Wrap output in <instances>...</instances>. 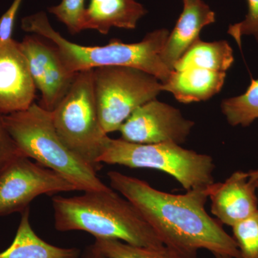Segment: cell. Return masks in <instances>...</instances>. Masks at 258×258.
Instances as JSON below:
<instances>
[{
  "instance_id": "obj_2",
  "label": "cell",
  "mask_w": 258,
  "mask_h": 258,
  "mask_svg": "<svg viewBox=\"0 0 258 258\" xmlns=\"http://www.w3.org/2000/svg\"><path fill=\"white\" fill-rule=\"evenodd\" d=\"M52 199L56 230L84 231L95 238L113 239L153 249L166 248L159 236L127 199L114 190L84 191Z\"/></svg>"
},
{
  "instance_id": "obj_11",
  "label": "cell",
  "mask_w": 258,
  "mask_h": 258,
  "mask_svg": "<svg viewBox=\"0 0 258 258\" xmlns=\"http://www.w3.org/2000/svg\"><path fill=\"white\" fill-rule=\"evenodd\" d=\"M36 89L20 42H0V114L28 108Z\"/></svg>"
},
{
  "instance_id": "obj_13",
  "label": "cell",
  "mask_w": 258,
  "mask_h": 258,
  "mask_svg": "<svg viewBox=\"0 0 258 258\" xmlns=\"http://www.w3.org/2000/svg\"><path fill=\"white\" fill-rule=\"evenodd\" d=\"M215 22V14L203 0L184 3L175 27L168 35L161 57L171 71L178 60L200 39L202 30Z\"/></svg>"
},
{
  "instance_id": "obj_3",
  "label": "cell",
  "mask_w": 258,
  "mask_h": 258,
  "mask_svg": "<svg viewBox=\"0 0 258 258\" xmlns=\"http://www.w3.org/2000/svg\"><path fill=\"white\" fill-rule=\"evenodd\" d=\"M24 31L47 39L56 47L64 67L71 74L103 66L135 68L155 76L164 83L173 71L161 60V51L169 35V30L159 29L148 33L136 43H124L111 39L103 46H83L70 42L50 25L46 13L39 12L22 19Z\"/></svg>"
},
{
  "instance_id": "obj_26",
  "label": "cell",
  "mask_w": 258,
  "mask_h": 258,
  "mask_svg": "<svg viewBox=\"0 0 258 258\" xmlns=\"http://www.w3.org/2000/svg\"><path fill=\"white\" fill-rule=\"evenodd\" d=\"M247 173L249 179L250 181H254V180L258 179V169L249 170L247 171Z\"/></svg>"
},
{
  "instance_id": "obj_17",
  "label": "cell",
  "mask_w": 258,
  "mask_h": 258,
  "mask_svg": "<svg viewBox=\"0 0 258 258\" xmlns=\"http://www.w3.org/2000/svg\"><path fill=\"white\" fill-rule=\"evenodd\" d=\"M234 61L233 50L225 40L208 42L199 39L176 62L174 71L199 68L226 73Z\"/></svg>"
},
{
  "instance_id": "obj_23",
  "label": "cell",
  "mask_w": 258,
  "mask_h": 258,
  "mask_svg": "<svg viewBox=\"0 0 258 258\" xmlns=\"http://www.w3.org/2000/svg\"><path fill=\"white\" fill-rule=\"evenodd\" d=\"M23 156V153L5 128L3 115L0 114V172L10 163Z\"/></svg>"
},
{
  "instance_id": "obj_18",
  "label": "cell",
  "mask_w": 258,
  "mask_h": 258,
  "mask_svg": "<svg viewBox=\"0 0 258 258\" xmlns=\"http://www.w3.org/2000/svg\"><path fill=\"white\" fill-rule=\"evenodd\" d=\"M221 108L232 126H249L258 119V79L251 80L242 94L224 100Z\"/></svg>"
},
{
  "instance_id": "obj_25",
  "label": "cell",
  "mask_w": 258,
  "mask_h": 258,
  "mask_svg": "<svg viewBox=\"0 0 258 258\" xmlns=\"http://www.w3.org/2000/svg\"><path fill=\"white\" fill-rule=\"evenodd\" d=\"M79 258H111L105 254L101 253L96 250L94 247H93L92 244L86 247L84 250L81 251V253L80 254Z\"/></svg>"
},
{
  "instance_id": "obj_22",
  "label": "cell",
  "mask_w": 258,
  "mask_h": 258,
  "mask_svg": "<svg viewBox=\"0 0 258 258\" xmlns=\"http://www.w3.org/2000/svg\"><path fill=\"white\" fill-rule=\"evenodd\" d=\"M247 13L245 18L239 23L231 25L228 32L239 47L242 45V38L252 36L258 42V0H247Z\"/></svg>"
},
{
  "instance_id": "obj_20",
  "label": "cell",
  "mask_w": 258,
  "mask_h": 258,
  "mask_svg": "<svg viewBox=\"0 0 258 258\" xmlns=\"http://www.w3.org/2000/svg\"><path fill=\"white\" fill-rule=\"evenodd\" d=\"M232 228L240 258H258V210Z\"/></svg>"
},
{
  "instance_id": "obj_27",
  "label": "cell",
  "mask_w": 258,
  "mask_h": 258,
  "mask_svg": "<svg viewBox=\"0 0 258 258\" xmlns=\"http://www.w3.org/2000/svg\"><path fill=\"white\" fill-rule=\"evenodd\" d=\"M215 258H233L231 257V256L226 255V254H214Z\"/></svg>"
},
{
  "instance_id": "obj_15",
  "label": "cell",
  "mask_w": 258,
  "mask_h": 258,
  "mask_svg": "<svg viewBox=\"0 0 258 258\" xmlns=\"http://www.w3.org/2000/svg\"><path fill=\"white\" fill-rule=\"evenodd\" d=\"M225 78L226 73L189 68L173 71L167 81L162 83V90L181 103L206 101L220 92Z\"/></svg>"
},
{
  "instance_id": "obj_1",
  "label": "cell",
  "mask_w": 258,
  "mask_h": 258,
  "mask_svg": "<svg viewBox=\"0 0 258 258\" xmlns=\"http://www.w3.org/2000/svg\"><path fill=\"white\" fill-rule=\"evenodd\" d=\"M107 176L112 189L133 204L177 258H197L201 249L240 258L235 239L205 210L211 186L174 195L118 171H108Z\"/></svg>"
},
{
  "instance_id": "obj_28",
  "label": "cell",
  "mask_w": 258,
  "mask_h": 258,
  "mask_svg": "<svg viewBox=\"0 0 258 258\" xmlns=\"http://www.w3.org/2000/svg\"><path fill=\"white\" fill-rule=\"evenodd\" d=\"M254 181V184H255L256 189H257V191H258V179H256V180H254V181ZM257 196H258V194H257Z\"/></svg>"
},
{
  "instance_id": "obj_4",
  "label": "cell",
  "mask_w": 258,
  "mask_h": 258,
  "mask_svg": "<svg viewBox=\"0 0 258 258\" xmlns=\"http://www.w3.org/2000/svg\"><path fill=\"white\" fill-rule=\"evenodd\" d=\"M8 133L25 157L58 173L77 191H106L111 189L97 171L78 157L59 138L51 112L33 103L24 111L3 115Z\"/></svg>"
},
{
  "instance_id": "obj_5",
  "label": "cell",
  "mask_w": 258,
  "mask_h": 258,
  "mask_svg": "<svg viewBox=\"0 0 258 258\" xmlns=\"http://www.w3.org/2000/svg\"><path fill=\"white\" fill-rule=\"evenodd\" d=\"M99 161L157 169L174 177L186 191L209 187L215 183V164L210 156L174 143L141 144L109 138Z\"/></svg>"
},
{
  "instance_id": "obj_7",
  "label": "cell",
  "mask_w": 258,
  "mask_h": 258,
  "mask_svg": "<svg viewBox=\"0 0 258 258\" xmlns=\"http://www.w3.org/2000/svg\"><path fill=\"white\" fill-rule=\"evenodd\" d=\"M93 77L100 122L107 134L118 132L137 108L163 91L162 83L155 76L135 68H96Z\"/></svg>"
},
{
  "instance_id": "obj_14",
  "label": "cell",
  "mask_w": 258,
  "mask_h": 258,
  "mask_svg": "<svg viewBox=\"0 0 258 258\" xmlns=\"http://www.w3.org/2000/svg\"><path fill=\"white\" fill-rule=\"evenodd\" d=\"M135 0H90L81 20V31L94 30L107 35L112 28L134 30L147 14Z\"/></svg>"
},
{
  "instance_id": "obj_19",
  "label": "cell",
  "mask_w": 258,
  "mask_h": 258,
  "mask_svg": "<svg viewBox=\"0 0 258 258\" xmlns=\"http://www.w3.org/2000/svg\"><path fill=\"white\" fill-rule=\"evenodd\" d=\"M92 245L98 252L111 258H177L167 247L145 248L113 239L96 238Z\"/></svg>"
},
{
  "instance_id": "obj_16",
  "label": "cell",
  "mask_w": 258,
  "mask_h": 258,
  "mask_svg": "<svg viewBox=\"0 0 258 258\" xmlns=\"http://www.w3.org/2000/svg\"><path fill=\"white\" fill-rule=\"evenodd\" d=\"M81 249L57 247L35 233L30 222V208L21 212V220L12 244L0 258H79Z\"/></svg>"
},
{
  "instance_id": "obj_8",
  "label": "cell",
  "mask_w": 258,
  "mask_h": 258,
  "mask_svg": "<svg viewBox=\"0 0 258 258\" xmlns=\"http://www.w3.org/2000/svg\"><path fill=\"white\" fill-rule=\"evenodd\" d=\"M73 191L64 176L23 156L0 172V216L21 213L40 195Z\"/></svg>"
},
{
  "instance_id": "obj_21",
  "label": "cell",
  "mask_w": 258,
  "mask_h": 258,
  "mask_svg": "<svg viewBox=\"0 0 258 258\" xmlns=\"http://www.w3.org/2000/svg\"><path fill=\"white\" fill-rule=\"evenodd\" d=\"M86 0H62L60 4L48 8L49 13L66 25L72 35L81 32V20Z\"/></svg>"
},
{
  "instance_id": "obj_9",
  "label": "cell",
  "mask_w": 258,
  "mask_h": 258,
  "mask_svg": "<svg viewBox=\"0 0 258 258\" xmlns=\"http://www.w3.org/2000/svg\"><path fill=\"white\" fill-rule=\"evenodd\" d=\"M195 123L186 119L177 108L157 101L139 106L121 125L122 140L131 143H184Z\"/></svg>"
},
{
  "instance_id": "obj_10",
  "label": "cell",
  "mask_w": 258,
  "mask_h": 258,
  "mask_svg": "<svg viewBox=\"0 0 258 258\" xmlns=\"http://www.w3.org/2000/svg\"><path fill=\"white\" fill-rule=\"evenodd\" d=\"M20 47L28 61L35 87L42 93L39 105L52 112L69 92L78 73L69 72L56 47L40 40L36 35L25 37Z\"/></svg>"
},
{
  "instance_id": "obj_29",
  "label": "cell",
  "mask_w": 258,
  "mask_h": 258,
  "mask_svg": "<svg viewBox=\"0 0 258 258\" xmlns=\"http://www.w3.org/2000/svg\"><path fill=\"white\" fill-rule=\"evenodd\" d=\"M195 1V0H183V3H190V2Z\"/></svg>"
},
{
  "instance_id": "obj_6",
  "label": "cell",
  "mask_w": 258,
  "mask_h": 258,
  "mask_svg": "<svg viewBox=\"0 0 258 258\" xmlns=\"http://www.w3.org/2000/svg\"><path fill=\"white\" fill-rule=\"evenodd\" d=\"M93 74V69L78 73L69 92L51 114L62 143L98 171L109 137L100 122Z\"/></svg>"
},
{
  "instance_id": "obj_24",
  "label": "cell",
  "mask_w": 258,
  "mask_h": 258,
  "mask_svg": "<svg viewBox=\"0 0 258 258\" xmlns=\"http://www.w3.org/2000/svg\"><path fill=\"white\" fill-rule=\"evenodd\" d=\"M23 0H14L8 10L0 18V42L8 43L13 40L15 20Z\"/></svg>"
},
{
  "instance_id": "obj_12",
  "label": "cell",
  "mask_w": 258,
  "mask_h": 258,
  "mask_svg": "<svg viewBox=\"0 0 258 258\" xmlns=\"http://www.w3.org/2000/svg\"><path fill=\"white\" fill-rule=\"evenodd\" d=\"M209 199L212 215L222 225L230 227L258 210L257 189L245 171H235L224 182L214 183Z\"/></svg>"
}]
</instances>
